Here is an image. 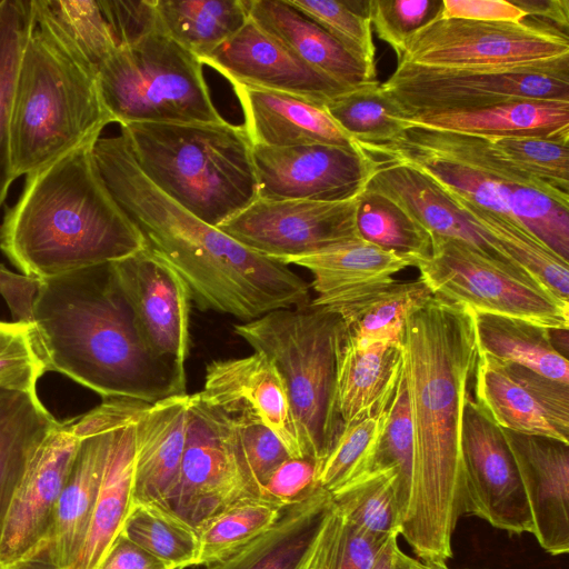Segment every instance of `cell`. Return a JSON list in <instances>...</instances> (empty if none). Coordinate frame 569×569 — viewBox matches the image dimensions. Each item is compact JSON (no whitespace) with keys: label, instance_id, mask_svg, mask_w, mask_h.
<instances>
[{"label":"cell","instance_id":"41","mask_svg":"<svg viewBox=\"0 0 569 569\" xmlns=\"http://www.w3.org/2000/svg\"><path fill=\"white\" fill-rule=\"evenodd\" d=\"M120 533L170 569L196 566L198 532L170 510L153 505H133Z\"/></svg>","mask_w":569,"mask_h":569},{"label":"cell","instance_id":"16","mask_svg":"<svg viewBox=\"0 0 569 569\" xmlns=\"http://www.w3.org/2000/svg\"><path fill=\"white\" fill-rule=\"evenodd\" d=\"M258 198L346 201L358 197L379 167L362 148L331 144L252 146Z\"/></svg>","mask_w":569,"mask_h":569},{"label":"cell","instance_id":"26","mask_svg":"<svg viewBox=\"0 0 569 569\" xmlns=\"http://www.w3.org/2000/svg\"><path fill=\"white\" fill-rule=\"evenodd\" d=\"M189 395L147 403L136 422L133 505L167 507L179 473L188 427Z\"/></svg>","mask_w":569,"mask_h":569},{"label":"cell","instance_id":"44","mask_svg":"<svg viewBox=\"0 0 569 569\" xmlns=\"http://www.w3.org/2000/svg\"><path fill=\"white\" fill-rule=\"evenodd\" d=\"M389 403L369 416L342 426L331 450L319 465V487L331 493L366 472L379 443Z\"/></svg>","mask_w":569,"mask_h":569},{"label":"cell","instance_id":"6","mask_svg":"<svg viewBox=\"0 0 569 569\" xmlns=\"http://www.w3.org/2000/svg\"><path fill=\"white\" fill-rule=\"evenodd\" d=\"M359 146L377 161L410 164L451 197L508 218L569 261V196L511 163L485 137L407 127L391 142Z\"/></svg>","mask_w":569,"mask_h":569},{"label":"cell","instance_id":"23","mask_svg":"<svg viewBox=\"0 0 569 569\" xmlns=\"http://www.w3.org/2000/svg\"><path fill=\"white\" fill-rule=\"evenodd\" d=\"M527 497L532 535L552 556L569 551V443L502 429Z\"/></svg>","mask_w":569,"mask_h":569},{"label":"cell","instance_id":"18","mask_svg":"<svg viewBox=\"0 0 569 569\" xmlns=\"http://www.w3.org/2000/svg\"><path fill=\"white\" fill-rule=\"evenodd\" d=\"M112 267L150 353L186 372L191 295L184 280L148 247Z\"/></svg>","mask_w":569,"mask_h":569},{"label":"cell","instance_id":"48","mask_svg":"<svg viewBox=\"0 0 569 569\" xmlns=\"http://www.w3.org/2000/svg\"><path fill=\"white\" fill-rule=\"evenodd\" d=\"M44 3L66 39L97 72L118 47L98 1L44 0Z\"/></svg>","mask_w":569,"mask_h":569},{"label":"cell","instance_id":"53","mask_svg":"<svg viewBox=\"0 0 569 569\" xmlns=\"http://www.w3.org/2000/svg\"><path fill=\"white\" fill-rule=\"evenodd\" d=\"M98 3L118 47L133 44L161 29L156 0H101Z\"/></svg>","mask_w":569,"mask_h":569},{"label":"cell","instance_id":"10","mask_svg":"<svg viewBox=\"0 0 569 569\" xmlns=\"http://www.w3.org/2000/svg\"><path fill=\"white\" fill-rule=\"evenodd\" d=\"M258 500L270 502L249 466L233 418L200 391L189 395L186 446L168 509L197 531L228 509Z\"/></svg>","mask_w":569,"mask_h":569},{"label":"cell","instance_id":"58","mask_svg":"<svg viewBox=\"0 0 569 569\" xmlns=\"http://www.w3.org/2000/svg\"><path fill=\"white\" fill-rule=\"evenodd\" d=\"M527 17L553 27L568 34V0H511Z\"/></svg>","mask_w":569,"mask_h":569},{"label":"cell","instance_id":"60","mask_svg":"<svg viewBox=\"0 0 569 569\" xmlns=\"http://www.w3.org/2000/svg\"><path fill=\"white\" fill-rule=\"evenodd\" d=\"M0 569H60L51 560L48 549L42 550L38 555L23 559L16 563L0 567Z\"/></svg>","mask_w":569,"mask_h":569},{"label":"cell","instance_id":"28","mask_svg":"<svg viewBox=\"0 0 569 569\" xmlns=\"http://www.w3.org/2000/svg\"><path fill=\"white\" fill-rule=\"evenodd\" d=\"M249 18L305 63L348 89L378 81L376 69L352 56L289 0H251Z\"/></svg>","mask_w":569,"mask_h":569},{"label":"cell","instance_id":"62","mask_svg":"<svg viewBox=\"0 0 569 569\" xmlns=\"http://www.w3.org/2000/svg\"><path fill=\"white\" fill-rule=\"evenodd\" d=\"M0 2H1V0H0Z\"/></svg>","mask_w":569,"mask_h":569},{"label":"cell","instance_id":"50","mask_svg":"<svg viewBox=\"0 0 569 569\" xmlns=\"http://www.w3.org/2000/svg\"><path fill=\"white\" fill-rule=\"evenodd\" d=\"M442 0H369L371 27L380 40L402 57L409 38L441 11Z\"/></svg>","mask_w":569,"mask_h":569},{"label":"cell","instance_id":"38","mask_svg":"<svg viewBox=\"0 0 569 569\" xmlns=\"http://www.w3.org/2000/svg\"><path fill=\"white\" fill-rule=\"evenodd\" d=\"M330 495L336 508L366 535L380 541L400 535L403 513L396 470L363 473Z\"/></svg>","mask_w":569,"mask_h":569},{"label":"cell","instance_id":"35","mask_svg":"<svg viewBox=\"0 0 569 569\" xmlns=\"http://www.w3.org/2000/svg\"><path fill=\"white\" fill-rule=\"evenodd\" d=\"M475 326L480 351L569 385L568 358L555 348L550 329L520 319L476 312Z\"/></svg>","mask_w":569,"mask_h":569},{"label":"cell","instance_id":"57","mask_svg":"<svg viewBox=\"0 0 569 569\" xmlns=\"http://www.w3.org/2000/svg\"><path fill=\"white\" fill-rule=\"evenodd\" d=\"M98 569H170L123 535L112 542Z\"/></svg>","mask_w":569,"mask_h":569},{"label":"cell","instance_id":"33","mask_svg":"<svg viewBox=\"0 0 569 569\" xmlns=\"http://www.w3.org/2000/svg\"><path fill=\"white\" fill-rule=\"evenodd\" d=\"M432 296L421 279L393 281L327 309L341 317L345 341L356 348L365 349L378 342L402 348L408 316Z\"/></svg>","mask_w":569,"mask_h":569},{"label":"cell","instance_id":"52","mask_svg":"<svg viewBox=\"0 0 569 569\" xmlns=\"http://www.w3.org/2000/svg\"><path fill=\"white\" fill-rule=\"evenodd\" d=\"M232 418L249 466L263 488L271 473L291 456L277 435L260 420L248 416Z\"/></svg>","mask_w":569,"mask_h":569},{"label":"cell","instance_id":"55","mask_svg":"<svg viewBox=\"0 0 569 569\" xmlns=\"http://www.w3.org/2000/svg\"><path fill=\"white\" fill-rule=\"evenodd\" d=\"M439 16L481 22L511 23L521 22L527 18L520 8L506 0H442Z\"/></svg>","mask_w":569,"mask_h":569},{"label":"cell","instance_id":"11","mask_svg":"<svg viewBox=\"0 0 569 569\" xmlns=\"http://www.w3.org/2000/svg\"><path fill=\"white\" fill-rule=\"evenodd\" d=\"M412 262L436 297L476 313L569 330V301L528 273L496 262L462 241L433 236L431 254L412 258Z\"/></svg>","mask_w":569,"mask_h":569},{"label":"cell","instance_id":"36","mask_svg":"<svg viewBox=\"0 0 569 569\" xmlns=\"http://www.w3.org/2000/svg\"><path fill=\"white\" fill-rule=\"evenodd\" d=\"M156 9L162 31L199 59L249 19L244 0H156Z\"/></svg>","mask_w":569,"mask_h":569},{"label":"cell","instance_id":"37","mask_svg":"<svg viewBox=\"0 0 569 569\" xmlns=\"http://www.w3.org/2000/svg\"><path fill=\"white\" fill-rule=\"evenodd\" d=\"M450 196V194H449ZM451 197V196H450ZM523 271L565 301H569V261L526 228L493 211L451 197Z\"/></svg>","mask_w":569,"mask_h":569},{"label":"cell","instance_id":"61","mask_svg":"<svg viewBox=\"0 0 569 569\" xmlns=\"http://www.w3.org/2000/svg\"><path fill=\"white\" fill-rule=\"evenodd\" d=\"M420 569H448V568H447V567H445V568L429 567V566H427V565H425V563H423V565H422V567H421Z\"/></svg>","mask_w":569,"mask_h":569},{"label":"cell","instance_id":"54","mask_svg":"<svg viewBox=\"0 0 569 569\" xmlns=\"http://www.w3.org/2000/svg\"><path fill=\"white\" fill-rule=\"evenodd\" d=\"M318 463L308 458H289L269 477L263 489L267 499L284 508L309 496L317 483Z\"/></svg>","mask_w":569,"mask_h":569},{"label":"cell","instance_id":"40","mask_svg":"<svg viewBox=\"0 0 569 569\" xmlns=\"http://www.w3.org/2000/svg\"><path fill=\"white\" fill-rule=\"evenodd\" d=\"M356 221L359 236L385 250L410 258L431 254V233L380 192L366 188L359 194Z\"/></svg>","mask_w":569,"mask_h":569},{"label":"cell","instance_id":"56","mask_svg":"<svg viewBox=\"0 0 569 569\" xmlns=\"http://www.w3.org/2000/svg\"><path fill=\"white\" fill-rule=\"evenodd\" d=\"M41 284L42 279L12 272L0 263V295L8 303L16 322L32 325Z\"/></svg>","mask_w":569,"mask_h":569},{"label":"cell","instance_id":"19","mask_svg":"<svg viewBox=\"0 0 569 569\" xmlns=\"http://www.w3.org/2000/svg\"><path fill=\"white\" fill-rule=\"evenodd\" d=\"M78 446L69 420L39 446L8 505L0 531V567L49 548L56 506Z\"/></svg>","mask_w":569,"mask_h":569},{"label":"cell","instance_id":"34","mask_svg":"<svg viewBox=\"0 0 569 569\" xmlns=\"http://www.w3.org/2000/svg\"><path fill=\"white\" fill-rule=\"evenodd\" d=\"M59 423L37 393L0 388V531L28 462Z\"/></svg>","mask_w":569,"mask_h":569},{"label":"cell","instance_id":"9","mask_svg":"<svg viewBox=\"0 0 569 569\" xmlns=\"http://www.w3.org/2000/svg\"><path fill=\"white\" fill-rule=\"evenodd\" d=\"M200 59L161 29L119 46L98 68L99 92L111 122L219 123Z\"/></svg>","mask_w":569,"mask_h":569},{"label":"cell","instance_id":"8","mask_svg":"<svg viewBox=\"0 0 569 569\" xmlns=\"http://www.w3.org/2000/svg\"><path fill=\"white\" fill-rule=\"evenodd\" d=\"M233 330L277 368L303 458L319 466L342 428L336 393L338 357L346 332L341 317L310 301L300 308L270 311L236 325Z\"/></svg>","mask_w":569,"mask_h":569},{"label":"cell","instance_id":"13","mask_svg":"<svg viewBox=\"0 0 569 569\" xmlns=\"http://www.w3.org/2000/svg\"><path fill=\"white\" fill-rule=\"evenodd\" d=\"M566 57H569L568 34L530 17L511 23L438 14L409 38L397 64L515 68Z\"/></svg>","mask_w":569,"mask_h":569},{"label":"cell","instance_id":"5","mask_svg":"<svg viewBox=\"0 0 569 569\" xmlns=\"http://www.w3.org/2000/svg\"><path fill=\"white\" fill-rule=\"evenodd\" d=\"M110 122L96 70L62 34L44 0H31L11 106L13 178L38 171L72 148L98 139Z\"/></svg>","mask_w":569,"mask_h":569},{"label":"cell","instance_id":"20","mask_svg":"<svg viewBox=\"0 0 569 569\" xmlns=\"http://www.w3.org/2000/svg\"><path fill=\"white\" fill-rule=\"evenodd\" d=\"M475 402L500 428L569 443V385L479 350Z\"/></svg>","mask_w":569,"mask_h":569},{"label":"cell","instance_id":"7","mask_svg":"<svg viewBox=\"0 0 569 569\" xmlns=\"http://www.w3.org/2000/svg\"><path fill=\"white\" fill-rule=\"evenodd\" d=\"M143 174L184 210L219 227L258 198L252 144L243 126H121Z\"/></svg>","mask_w":569,"mask_h":569},{"label":"cell","instance_id":"3","mask_svg":"<svg viewBox=\"0 0 569 569\" xmlns=\"http://www.w3.org/2000/svg\"><path fill=\"white\" fill-rule=\"evenodd\" d=\"M31 330L46 371L103 399L154 403L187 393L186 372L146 347L112 263L42 280Z\"/></svg>","mask_w":569,"mask_h":569},{"label":"cell","instance_id":"30","mask_svg":"<svg viewBox=\"0 0 569 569\" xmlns=\"http://www.w3.org/2000/svg\"><path fill=\"white\" fill-rule=\"evenodd\" d=\"M407 127L478 137L537 136L569 140V100L509 99L471 110L420 113Z\"/></svg>","mask_w":569,"mask_h":569},{"label":"cell","instance_id":"4","mask_svg":"<svg viewBox=\"0 0 569 569\" xmlns=\"http://www.w3.org/2000/svg\"><path fill=\"white\" fill-rule=\"evenodd\" d=\"M96 140L28 174L19 200L7 209L0 249L24 274L46 280L112 263L146 247L97 170Z\"/></svg>","mask_w":569,"mask_h":569},{"label":"cell","instance_id":"27","mask_svg":"<svg viewBox=\"0 0 569 569\" xmlns=\"http://www.w3.org/2000/svg\"><path fill=\"white\" fill-rule=\"evenodd\" d=\"M278 262L309 270L310 287L316 292L311 302L326 308L389 284L396 273L413 267L412 258L385 250L362 238Z\"/></svg>","mask_w":569,"mask_h":569},{"label":"cell","instance_id":"15","mask_svg":"<svg viewBox=\"0 0 569 569\" xmlns=\"http://www.w3.org/2000/svg\"><path fill=\"white\" fill-rule=\"evenodd\" d=\"M463 515L512 533L532 532L530 510L502 430L470 396L463 408Z\"/></svg>","mask_w":569,"mask_h":569},{"label":"cell","instance_id":"39","mask_svg":"<svg viewBox=\"0 0 569 569\" xmlns=\"http://www.w3.org/2000/svg\"><path fill=\"white\" fill-rule=\"evenodd\" d=\"M325 109L362 146L391 142L406 130L396 103L378 81L346 91L329 101Z\"/></svg>","mask_w":569,"mask_h":569},{"label":"cell","instance_id":"1","mask_svg":"<svg viewBox=\"0 0 569 569\" xmlns=\"http://www.w3.org/2000/svg\"><path fill=\"white\" fill-rule=\"evenodd\" d=\"M478 355L470 308L432 296L408 316L402 373L413 459L400 535L429 567H447L452 535L463 515L461 429Z\"/></svg>","mask_w":569,"mask_h":569},{"label":"cell","instance_id":"46","mask_svg":"<svg viewBox=\"0 0 569 569\" xmlns=\"http://www.w3.org/2000/svg\"><path fill=\"white\" fill-rule=\"evenodd\" d=\"M386 541L359 530L332 502L306 569H370Z\"/></svg>","mask_w":569,"mask_h":569},{"label":"cell","instance_id":"42","mask_svg":"<svg viewBox=\"0 0 569 569\" xmlns=\"http://www.w3.org/2000/svg\"><path fill=\"white\" fill-rule=\"evenodd\" d=\"M31 21V1L0 2V206L14 180L10 158V120L14 81Z\"/></svg>","mask_w":569,"mask_h":569},{"label":"cell","instance_id":"24","mask_svg":"<svg viewBox=\"0 0 569 569\" xmlns=\"http://www.w3.org/2000/svg\"><path fill=\"white\" fill-rule=\"evenodd\" d=\"M378 162L367 189L396 201L432 237L462 241L496 262L523 271L429 176L407 163Z\"/></svg>","mask_w":569,"mask_h":569},{"label":"cell","instance_id":"45","mask_svg":"<svg viewBox=\"0 0 569 569\" xmlns=\"http://www.w3.org/2000/svg\"><path fill=\"white\" fill-rule=\"evenodd\" d=\"M412 459V422L406 381L401 370L396 390L389 403L388 416L379 443L365 473L385 469L396 470L398 476V497L403 519L411 492Z\"/></svg>","mask_w":569,"mask_h":569},{"label":"cell","instance_id":"22","mask_svg":"<svg viewBox=\"0 0 569 569\" xmlns=\"http://www.w3.org/2000/svg\"><path fill=\"white\" fill-rule=\"evenodd\" d=\"M202 397L232 417L260 420L292 458H303L284 382L263 355L214 360L207 365Z\"/></svg>","mask_w":569,"mask_h":569},{"label":"cell","instance_id":"47","mask_svg":"<svg viewBox=\"0 0 569 569\" xmlns=\"http://www.w3.org/2000/svg\"><path fill=\"white\" fill-rule=\"evenodd\" d=\"M321 26L352 56L376 69V47L368 12L369 0H289Z\"/></svg>","mask_w":569,"mask_h":569},{"label":"cell","instance_id":"51","mask_svg":"<svg viewBox=\"0 0 569 569\" xmlns=\"http://www.w3.org/2000/svg\"><path fill=\"white\" fill-rule=\"evenodd\" d=\"M43 372L31 325L0 321V388L37 393Z\"/></svg>","mask_w":569,"mask_h":569},{"label":"cell","instance_id":"32","mask_svg":"<svg viewBox=\"0 0 569 569\" xmlns=\"http://www.w3.org/2000/svg\"><path fill=\"white\" fill-rule=\"evenodd\" d=\"M402 370V348L373 343L365 349L342 341L337 365V407L343 425L387 406Z\"/></svg>","mask_w":569,"mask_h":569},{"label":"cell","instance_id":"31","mask_svg":"<svg viewBox=\"0 0 569 569\" xmlns=\"http://www.w3.org/2000/svg\"><path fill=\"white\" fill-rule=\"evenodd\" d=\"M331 505L330 492L318 487L284 507L279 520L262 535L207 569H306Z\"/></svg>","mask_w":569,"mask_h":569},{"label":"cell","instance_id":"25","mask_svg":"<svg viewBox=\"0 0 569 569\" xmlns=\"http://www.w3.org/2000/svg\"><path fill=\"white\" fill-rule=\"evenodd\" d=\"M239 100L242 124L252 146L293 147L360 146L328 114L323 106L293 94L247 86H232Z\"/></svg>","mask_w":569,"mask_h":569},{"label":"cell","instance_id":"29","mask_svg":"<svg viewBox=\"0 0 569 569\" xmlns=\"http://www.w3.org/2000/svg\"><path fill=\"white\" fill-rule=\"evenodd\" d=\"M146 405L134 400L113 429L87 536L71 569L99 568L133 506L136 422Z\"/></svg>","mask_w":569,"mask_h":569},{"label":"cell","instance_id":"14","mask_svg":"<svg viewBox=\"0 0 569 569\" xmlns=\"http://www.w3.org/2000/svg\"><path fill=\"white\" fill-rule=\"evenodd\" d=\"M358 197L338 202L257 198L218 228L276 261L305 256L361 238Z\"/></svg>","mask_w":569,"mask_h":569},{"label":"cell","instance_id":"43","mask_svg":"<svg viewBox=\"0 0 569 569\" xmlns=\"http://www.w3.org/2000/svg\"><path fill=\"white\" fill-rule=\"evenodd\" d=\"M278 505L258 500L238 505L212 518L198 530L196 566H211L236 553L273 526L282 515Z\"/></svg>","mask_w":569,"mask_h":569},{"label":"cell","instance_id":"59","mask_svg":"<svg viewBox=\"0 0 569 569\" xmlns=\"http://www.w3.org/2000/svg\"><path fill=\"white\" fill-rule=\"evenodd\" d=\"M398 536L390 537L381 547L370 569H420L422 562L407 556L398 546Z\"/></svg>","mask_w":569,"mask_h":569},{"label":"cell","instance_id":"17","mask_svg":"<svg viewBox=\"0 0 569 569\" xmlns=\"http://www.w3.org/2000/svg\"><path fill=\"white\" fill-rule=\"evenodd\" d=\"M133 399L107 398L89 412L69 420L78 446L60 492L48 552L60 569H71L87 536L113 429Z\"/></svg>","mask_w":569,"mask_h":569},{"label":"cell","instance_id":"49","mask_svg":"<svg viewBox=\"0 0 569 569\" xmlns=\"http://www.w3.org/2000/svg\"><path fill=\"white\" fill-rule=\"evenodd\" d=\"M485 138L511 163L569 196V140L537 136Z\"/></svg>","mask_w":569,"mask_h":569},{"label":"cell","instance_id":"12","mask_svg":"<svg viewBox=\"0 0 569 569\" xmlns=\"http://www.w3.org/2000/svg\"><path fill=\"white\" fill-rule=\"evenodd\" d=\"M383 90L400 119L471 110L509 99L569 100V57L515 68H433L398 63Z\"/></svg>","mask_w":569,"mask_h":569},{"label":"cell","instance_id":"21","mask_svg":"<svg viewBox=\"0 0 569 569\" xmlns=\"http://www.w3.org/2000/svg\"><path fill=\"white\" fill-rule=\"evenodd\" d=\"M200 61L231 86L284 92L323 107L351 90L305 63L250 18Z\"/></svg>","mask_w":569,"mask_h":569},{"label":"cell","instance_id":"2","mask_svg":"<svg viewBox=\"0 0 569 569\" xmlns=\"http://www.w3.org/2000/svg\"><path fill=\"white\" fill-rule=\"evenodd\" d=\"M92 156L106 188L146 247L177 270L199 309L248 322L311 301L310 284L289 266L248 249L159 190L122 133L99 137Z\"/></svg>","mask_w":569,"mask_h":569}]
</instances>
